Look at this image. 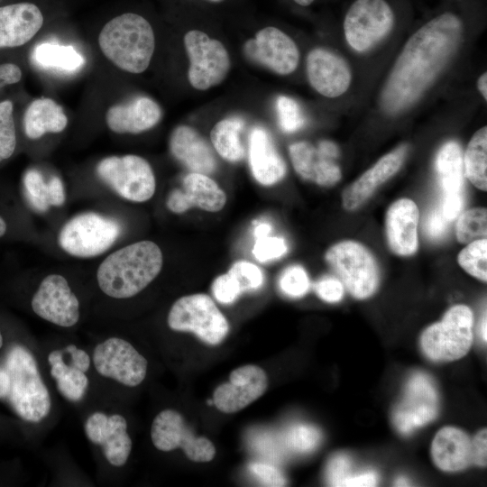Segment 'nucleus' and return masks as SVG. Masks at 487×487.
Instances as JSON below:
<instances>
[{"mask_svg":"<svg viewBox=\"0 0 487 487\" xmlns=\"http://www.w3.org/2000/svg\"><path fill=\"white\" fill-rule=\"evenodd\" d=\"M40 8L28 2L0 7V49L19 47L28 42L41 28Z\"/></svg>","mask_w":487,"mask_h":487,"instance_id":"obj_22","label":"nucleus"},{"mask_svg":"<svg viewBox=\"0 0 487 487\" xmlns=\"http://www.w3.org/2000/svg\"><path fill=\"white\" fill-rule=\"evenodd\" d=\"M325 258L353 297L363 299L376 291L379 268L373 255L363 244L354 241L339 242L326 251Z\"/></svg>","mask_w":487,"mask_h":487,"instance_id":"obj_6","label":"nucleus"},{"mask_svg":"<svg viewBox=\"0 0 487 487\" xmlns=\"http://www.w3.org/2000/svg\"><path fill=\"white\" fill-rule=\"evenodd\" d=\"M473 315L465 305L450 308L440 322L423 332L420 344L432 361H455L464 356L473 343Z\"/></svg>","mask_w":487,"mask_h":487,"instance_id":"obj_5","label":"nucleus"},{"mask_svg":"<svg viewBox=\"0 0 487 487\" xmlns=\"http://www.w3.org/2000/svg\"><path fill=\"white\" fill-rule=\"evenodd\" d=\"M268 379L259 366L248 364L234 369L229 381L214 391L213 403L224 413H234L259 399L267 389Z\"/></svg>","mask_w":487,"mask_h":487,"instance_id":"obj_17","label":"nucleus"},{"mask_svg":"<svg viewBox=\"0 0 487 487\" xmlns=\"http://www.w3.org/2000/svg\"><path fill=\"white\" fill-rule=\"evenodd\" d=\"M84 428L89 441L101 446L109 464L120 467L127 462L132 450V440L127 433V422L123 416H108L96 411L87 418Z\"/></svg>","mask_w":487,"mask_h":487,"instance_id":"obj_18","label":"nucleus"},{"mask_svg":"<svg viewBox=\"0 0 487 487\" xmlns=\"http://www.w3.org/2000/svg\"><path fill=\"white\" fill-rule=\"evenodd\" d=\"M407 150V145H401L387 153L346 188L342 195L344 207L354 210L365 202L380 185L400 170Z\"/></svg>","mask_w":487,"mask_h":487,"instance_id":"obj_24","label":"nucleus"},{"mask_svg":"<svg viewBox=\"0 0 487 487\" xmlns=\"http://www.w3.org/2000/svg\"><path fill=\"white\" fill-rule=\"evenodd\" d=\"M228 273L236 280L242 293L259 289L264 280L262 270L254 263L246 261L234 262Z\"/></svg>","mask_w":487,"mask_h":487,"instance_id":"obj_42","label":"nucleus"},{"mask_svg":"<svg viewBox=\"0 0 487 487\" xmlns=\"http://www.w3.org/2000/svg\"><path fill=\"white\" fill-rule=\"evenodd\" d=\"M5 364L12 408L25 421H41L50 413L51 400L33 355L27 348L15 345L9 349Z\"/></svg>","mask_w":487,"mask_h":487,"instance_id":"obj_4","label":"nucleus"},{"mask_svg":"<svg viewBox=\"0 0 487 487\" xmlns=\"http://www.w3.org/2000/svg\"><path fill=\"white\" fill-rule=\"evenodd\" d=\"M248 160L252 174L261 185H274L286 174L285 161L279 154L270 133L262 126H255L250 132Z\"/></svg>","mask_w":487,"mask_h":487,"instance_id":"obj_23","label":"nucleus"},{"mask_svg":"<svg viewBox=\"0 0 487 487\" xmlns=\"http://www.w3.org/2000/svg\"><path fill=\"white\" fill-rule=\"evenodd\" d=\"M244 52L251 61L280 75L293 72L299 60V52L293 40L276 27H265L248 40Z\"/></svg>","mask_w":487,"mask_h":487,"instance_id":"obj_15","label":"nucleus"},{"mask_svg":"<svg viewBox=\"0 0 487 487\" xmlns=\"http://www.w3.org/2000/svg\"><path fill=\"white\" fill-rule=\"evenodd\" d=\"M280 290L288 297L300 298L309 289L310 282L308 276L300 265L287 267L279 279Z\"/></svg>","mask_w":487,"mask_h":487,"instance_id":"obj_40","label":"nucleus"},{"mask_svg":"<svg viewBox=\"0 0 487 487\" xmlns=\"http://www.w3.org/2000/svg\"><path fill=\"white\" fill-rule=\"evenodd\" d=\"M279 124L285 133H293L305 124V117L299 104L291 97L280 96L276 100Z\"/></svg>","mask_w":487,"mask_h":487,"instance_id":"obj_41","label":"nucleus"},{"mask_svg":"<svg viewBox=\"0 0 487 487\" xmlns=\"http://www.w3.org/2000/svg\"><path fill=\"white\" fill-rule=\"evenodd\" d=\"M464 206L463 193L445 194L441 203V212L447 221L456 218Z\"/></svg>","mask_w":487,"mask_h":487,"instance_id":"obj_49","label":"nucleus"},{"mask_svg":"<svg viewBox=\"0 0 487 487\" xmlns=\"http://www.w3.org/2000/svg\"><path fill=\"white\" fill-rule=\"evenodd\" d=\"M464 174L477 188L487 190V127L471 138L463 158Z\"/></svg>","mask_w":487,"mask_h":487,"instance_id":"obj_33","label":"nucleus"},{"mask_svg":"<svg viewBox=\"0 0 487 487\" xmlns=\"http://www.w3.org/2000/svg\"><path fill=\"white\" fill-rule=\"evenodd\" d=\"M163 263L160 247L152 241L124 246L108 255L96 271L101 290L114 299H128L145 289Z\"/></svg>","mask_w":487,"mask_h":487,"instance_id":"obj_2","label":"nucleus"},{"mask_svg":"<svg viewBox=\"0 0 487 487\" xmlns=\"http://www.w3.org/2000/svg\"><path fill=\"white\" fill-rule=\"evenodd\" d=\"M438 409V393L433 381L418 372L406 384L403 397L393 411V423L400 433L409 435L435 419Z\"/></svg>","mask_w":487,"mask_h":487,"instance_id":"obj_14","label":"nucleus"},{"mask_svg":"<svg viewBox=\"0 0 487 487\" xmlns=\"http://www.w3.org/2000/svg\"><path fill=\"white\" fill-rule=\"evenodd\" d=\"M212 291L216 299L223 304L233 303L242 293L238 283L228 272L215 279Z\"/></svg>","mask_w":487,"mask_h":487,"instance_id":"obj_45","label":"nucleus"},{"mask_svg":"<svg viewBox=\"0 0 487 487\" xmlns=\"http://www.w3.org/2000/svg\"><path fill=\"white\" fill-rule=\"evenodd\" d=\"M96 173L116 194L129 201H147L156 189L151 165L137 155L106 157L98 162Z\"/></svg>","mask_w":487,"mask_h":487,"instance_id":"obj_9","label":"nucleus"},{"mask_svg":"<svg viewBox=\"0 0 487 487\" xmlns=\"http://www.w3.org/2000/svg\"><path fill=\"white\" fill-rule=\"evenodd\" d=\"M455 234L461 244L486 238L487 209L473 207L461 214L456 221Z\"/></svg>","mask_w":487,"mask_h":487,"instance_id":"obj_36","label":"nucleus"},{"mask_svg":"<svg viewBox=\"0 0 487 487\" xmlns=\"http://www.w3.org/2000/svg\"><path fill=\"white\" fill-rule=\"evenodd\" d=\"M250 469L262 485L284 486L287 482L282 473L274 466L264 464H253Z\"/></svg>","mask_w":487,"mask_h":487,"instance_id":"obj_47","label":"nucleus"},{"mask_svg":"<svg viewBox=\"0 0 487 487\" xmlns=\"http://www.w3.org/2000/svg\"><path fill=\"white\" fill-rule=\"evenodd\" d=\"M151 437L158 450L169 452L179 447L194 462H208L216 455L213 443L206 437L196 436L181 414L173 409H164L154 418Z\"/></svg>","mask_w":487,"mask_h":487,"instance_id":"obj_12","label":"nucleus"},{"mask_svg":"<svg viewBox=\"0 0 487 487\" xmlns=\"http://www.w3.org/2000/svg\"><path fill=\"white\" fill-rule=\"evenodd\" d=\"M170 329L195 334L206 344L216 345L224 341L229 324L213 299L202 293L181 297L168 315Z\"/></svg>","mask_w":487,"mask_h":487,"instance_id":"obj_8","label":"nucleus"},{"mask_svg":"<svg viewBox=\"0 0 487 487\" xmlns=\"http://www.w3.org/2000/svg\"><path fill=\"white\" fill-rule=\"evenodd\" d=\"M48 200L50 206L60 207L65 202L63 183L60 178L54 176L48 182Z\"/></svg>","mask_w":487,"mask_h":487,"instance_id":"obj_51","label":"nucleus"},{"mask_svg":"<svg viewBox=\"0 0 487 487\" xmlns=\"http://www.w3.org/2000/svg\"><path fill=\"white\" fill-rule=\"evenodd\" d=\"M459 265L470 275L487 280V239L469 243L458 254Z\"/></svg>","mask_w":487,"mask_h":487,"instance_id":"obj_37","label":"nucleus"},{"mask_svg":"<svg viewBox=\"0 0 487 487\" xmlns=\"http://www.w3.org/2000/svg\"><path fill=\"white\" fill-rule=\"evenodd\" d=\"M70 355V365L86 372L90 367V357L82 349L74 345H69L65 350Z\"/></svg>","mask_w":487,"mask_h":487,"instance_id":"obj_52","label":"nucleus"},{"mask_svg":"<svg viewBox=\"0 0 487 487\" xmlns=\"http://www.w3.org/2000/svg\"><path fill=\"white\" fill-rule=\"evenodd\" d=\"M394 14L385 0H355L344 21L345 36L356 51L363 52L391 31Z\"/></svg>","mask_w":487,"mask_h":487,"instance_id":"obj_10","label":"nucleus"},{"mask_svg":"<svg viewBox=\"0 0 487 487\" xmlns=\"http://www.w3.org/2000/svg\"><path fill=\"white\" fill-rule=\"evenodd\" d=\"M314 289L317 295L328 303L339 302L345 295V286L342 281L335 276H324L315 284Z\"/></svg>","mask_w":487,"mask_h":487,"instance_id":"obj_46","label":"nucleus"},{"mask_svg":"<svg viewBox=\"0 0 487 487\" xmlns=\"http://www.w3.org/2000/svg\"><path fill=\"white\" fill-rule=\"evenodd\" d=\"M184 44L189 58L188 78L193 87L206 90L224 80L230 69V59L219 41L192 30L185 34Z\"/></svg>","mask_w":487,"mask_h":487,"instance_id":"obj_11","label":"nucleus"},{"mask_svg":"<svg viewBox=\"0 0 487 487\" xmlns=\"http://www.w3.org/2000/svg\"><path fill=\"white\" fill-rule=\"evenodd\" d=\"M48 362L51 365V375L56 381L60 393L70 401H79L88 387V378L85 372L67 364L60 350L51 352Z\"/></svg>","mask_w":487,"mask_h":487,"instance_id":"obj_31","label":"nucleus"},{"mask_svg":"<svg viewBox=\"0 0 487 487\" xmlns=\"http://www.w3.org/2000/svg\"><path fill=\"white\" fill-rule=\"evenodd\" d=\"M419 211L409 198L394 201L387 210L385 226L391 250L396 254L409 256L418 250Z\"/></svg>","mask_w":487,"mask_h":487,"instance_id":"obj_21","label":"nucleus"},{"mask_svg":"<svg viewBox=\"0 0 487 487\" xmlns=\"http://www.w3.org/2000/svg\"><path fill=\"white\" fill-rule=\"evenodd\" d=\"M326 476L331 486L367 487L375 486L378 474L372 470L355 472L351 458L344 454L335 455L326 466Z\"/></svg>","mask_w":487,"mask_h":487,"instance_id":"obj_34","label":"nucleus"},{"mask_svg":"<svg viewBox=\"0 0 487 487\" xmlns=\"http://www.w3.org/2000/svg\"><path fill=\"white\" fill-rule=\"evenodd\" d=\"M159 105L147 96H137L126 104L111 106L106 115L108 127L117 133H139L160 121Z\"/></svg>","mask_w":487,"mask_h":487,"instance_id":"obj_25","label":"nucleus"},{"mask_svg":"<svg viewBox=\"0 0 487 487\" xmlns=\"http://www.w3.org/2000/svg\"><path fill=\"white\" fill-rule=\"evenodd\" d=\"M271 232V225L266 222L259 223L253 229L254 238L268 235Z\"/></svg>","mask_w":487,"mask_h":487,"instance_id":"obj_56","label":"nucleus"},{"mask_svg":"<svg viewBox=\"0 0 487 487\" xmlns=\"http://www.w3.org/2000/svg\"><path fill=\"white\" fill-rule=\"evenodd\" d=\"M473 443V464L479 466H486L487 456V433L486 429L481 430L472 439Z\"/></svg>","mask_w":487,"mask_h":487,"instance_id":"obj_50","label":"nucleus"},{"mask_svg":"<svg viewBox=\"0 0 487 487\" xmlns=\"http://www.w3.org/2000/svg\"><path fill=\"white\" fill-rule=\"evenodd\" d=\"M2 345H3V336L0 331V348L2 347Z\"/></svg>","mask_w":487,"mask_h":487,"instance_id":"obj_62","label":"nucleus"},{"mask_svg":"<svg viewBox=\"0 0 487 487\" xmlns=\"http://www.w3.org/2000/svg\"><path fill=\"white\" fill-rule=\"evenodd\" d=\"M170 149L172 155L192 172L207 175L216 168V160L208 143L188 125H179L173 130Z\"/></svg>","mask_w":487,"mask_h":487,"instance_id":"obj_26","label":"nucleus"},{"mask_svg":"<svg viewBox=\"0 0 487 487\" xmlns=\"http://www.w3.org/2000/svg\"><path fill=\"white\" fill-rule=\"evenodd\" d=\"M25 196L31 206L38 212H45L51 207L48 200V187L40 171L32 169L23 177Z\"/></svg>","mask_w":487,"mask_h":487,"instance_id":"obj_38","label":"nucleus"},{"mask_svg":"<svg viewBox=\"0 0 487 487\" xmlns=\"http://www.w3.org/2000/svg\"><path fill=\"white\" fill-rule=\"evenodd\" d=\"M462 33L461 19L446 12L409 39L382 90L381 106L387 113L397 114L419 98L454 55Z\"/></svg>","mask_w":487,"mask_h":487,"instance_id":"obj_1","label":"nucleus"},{"mask_svg":"<svg viewBox=\"0 0 487 487\" xmlns=\"http://www.w3.org/2000/svg\"><path fill=\"white\" fill-rule=\"evenodd\" d=\"M67 124L62 107L51 98L34 100L23 116L24 132L30 139H38L47 133H60Z\"/></svg>","mask_w":487,"mask_h":487,"instance_id":"obj_29","label":"nucleus"},{"mask_svg":"<svg viewBox=\"0 0 487 487\" xmlns=\"http://www.w3.org/2000/svg\"><path fill=\"white\" fill-rule=\"evenodd\" d=\"M244 125L242 118L234 116L219 121L211 130L212 144L225 161L237 162L245 157L246 148L241 138Z\"/></svg>","mask_w":487,"mask_h":487,"instance_id":"obj_30","label":"nucleus"},{"mask_svg":"<svg viewBox=\"0 0 487 487\" xmlns=\"http://www.w3.org/2000/svg\"><path fill=\"white\" fill-rule=\"evenodd\" d=\"M16 145V134L13 118V103H0V162L12 156Z\"/></svg>","mask_w":487,"mask_h":487,"instance_id":"obj_39","label":"nucleus"},{"mask_svg":"<svg viewBox=\"0 0 487 487\" xmlns=\"http://www.w3.org/2000/svg\"><path fill=\"white\" fill-rule=\"evenodd\" d=\"M103 54L119 69L130 73L143 72L150 65L155 38L142 16L125 13L107 22L98 36Z\"/></svg>","mask_w":487,"mask_h":487,"instance_id":"obj_3","label":"nucleus"},{"mask_svg":"<svg viewBox=\"0 0 487 487\" xmlns=\"http://www.w3.org/2000/svg\"><path fill=\"white\" fill-rule=\"evenodd\" d=\"M226 203L225 193L207 174L190 172L182 181V188L172 190L167 199L168 208L177 214L192 207L208 212L220 211Z\"/></svg>","mask_w":487,"mask_h":487,"instance_id":"obj_19","label":"nucleus"},{"mask_svg":"<svg viewBox=\"0 0 487 487\" xmlns=\"http://www.w3.org/2000/svg\"><path fill=\"white\" fill-rule=\"evenodd\" d=\"M321 152H323L326 155L333 158V159H335L338 157V154H339V151H338V148L337 146L333 142H330V141H321L319 143H318V146H317Z\"/></svg>","mask_w":487,"mask_h":487,"instance_id":"obj_54","label":"nucleus"},{"mask_svg":"<svg viewBox=\"0 0 487 487\" xmlns=\"http://www.w3.org/2000/svg\"><path fill=\"white\" fill-rule=\"evenodd\" d=\"M122 226L115 219L95 212L75 216L60 229L58 241L69 254L90 258L107 251L119 237Z\"/></svg>","mask_w":487,"mask_h":487,"instance_id":"obj_7","label":"nucleus"},{"mask_svg":"<svg viewBox=\"0 0 487 487\" xmlns=\"http://www.w3.org/2000/svg\"><path fill=\"white\" fill-rule=\"evenodd\" d=\"M287 250L283 238L268 234L255 238L253 254L259 262H267L280 258Z\"/></svg>","mask_w":487,"mask_h":487,"instance_id":"obj_44","label":"nucleus"},{"mask_svg":"<svg viewBox=\"0 0 487 487\" xmlns=\"http://www.w3.org/2000/svg\"><path fill=\"white\" fill-rule=\"evenodd\" d=\"M479 335L483 342H486V314H484L480 322Z\"/></svg>","mask_w":487,"mask_h":487,"instance_id":"obj_58","label":"nucleus"},{"mask_svg":"<svg viewBox=\"0 0 487 487\" xmlns=\"http://www.w3.org/2000/svg\"><path fill=\"white\" fill-rule=\"evenodd\" d=\"M21 69L13 63L0 64V87L20 81Z\"/></svg>","mask_w":487,"mask_h":487,"instance_id":"obj_53","label":"nucleus"},{"mask_svg":"<svg viewBox=\"0 0 487 487\" xmlns=\"http://www.w3.org/2000/svg\"><path fill=\"white\" fill-rule=\"evenodd\" d=\"M6 232V223L5 221L0 216V237L3 236Z\"/></svg>","mask_w":487,"mask_h":487,"instance_id":"obj_60","label":"nucleus"},{"mask_svg":"<svg viewBox=\"0 0 487 487\" xmlns=\"http://www.w3.org/2000/svg\"><path fill=\"white\" fill-rule=\"evenodd\" d=\"M298 5L302 6L309 5L314 0H294Z\"/></svg>","mask_w":487,"mask_h":487,"instance_id":"obj_61","label":"nucleus"},{"mask_svg":"<svg viewBox=\"0 0 487 487\" xmlns=\"http://www.w3.org/2000/svg\"><path fill=\"white\" fill-rule=\"evenodd\" d=\"M10 381L5 368L0 367V398L7 397Z\"/></svg>","mask_w":487,"mask_h":487,"instance_id":"obj_55","label":"nucleus"},{"mask_svg":"<svg viewBox=\"0 0 487 487\" xmlns=\"http://www.w3.org/2000/svg\"><path fill=\"white\" fill-rule=\"evenodd\" d=\"M431 454L439 469L461 471L473 464L472 439L457 427H445L435 436Z\"/></svg>","mask_w":487,"mask_h":487,"instance_id":"obj_28","label":"nucleus"},{"mask_svg":"<svg viewBox=\"0 0 487 487\" xmlns=\"http://www.w3.org/2000/svg\"><path fill=\"white\" fill-rule=\"evenodd\" d=\"M436 171L443 195L463 193V156L456 142H448L441 147L436 159Z\"/></svg>","mask_w":487,"mask_h":487,"instance_id":"obj_32","label":"nucleus"},{"mask_svg":"<svg viewBox=\"0 0 487 487\" xmlns=\"http://www.w3.org/2000/svg\"><path fill=\"white\" fill-rule=\"evenodd\" d=\"M477 87L484 97V99H487V74L484 72L478 79L477 81Z\"/></svg>","mask_w":487,"mask_h":487,"instance_id":"obj_57","label":"nucleus"},{"mask_svg":"<svg viewBox=\"0 0 487 487\" xmlns=\"http://www.w3.org/2000/svg\"><path fill=\"white\" fill-rule=\"evenodd\" d=\"M409 481L403 476L399 477L395 481V485H397V486H408V485H409Z\"/></svg>","mask_w":487,"mask_h":487,"instance_id":"obj_59","label":"nucleus"},{"mask_svg":"<svg viewBox=\"0 0 487 487\" xmlns=\"http://www.w3.org/2000/svg\"><path fill=\"white\" fill-rule=\"evenodd\" d=\"M32 58L39 66L74 72L85 64L84 57L72 46L44 42L33 50Z\"/></svg>","mask_w":487,"mask_h":487,"instance_id":"obj_35","label":"nucleus"},{"mask_svg":"<svg viewBox=\"0 0 487 487\" xmlns=\"http://www.w3.org/2000/svg\"><path fill=\"white\" fill-rule=\"evenodd\" d=\"M93 363L100 375L128 387L142 383L148 367L145 357L119 337H110L98 344L93 352Z\"/></svg>","mask_w":487,"mask_h":487,"instance_id":"obj_13","label":"nucleus"},{"mask_svg":"<svg viewBox=\"0 0 487 487\" xmlns=\"http://www.w3.org/2000/svg\"><path fill=\"white\" fill-rule=\"evenodd\" d=\"M319 441V431L314 427L303 424L290 427L286 436L288 446L299 453H307L315 449Z\"/></svg>","mask_w":487,"mask_h":487,"instance_id":"obj_43","label":"nucleus"},{"mask_svg":"<svg viewBox=\"0 0 487 487\" xmlns=\"http://www.w3.org/2000/svg\"><path fill=\"white\" fill-rule=\"evenodd\" d=\"M448 227V221L443 216L440 208L433 209L425 221L424 230L427 235L432 239L442 237Z\"/></svg>","mask_w":487,"mask_h":487,"instance_id":"obj_48","label":"nucleus"},{"mask_svg":"<svg viewBox=\"0 0 487 487\" xmlns=\"http://www.w3.org/2000/svg\"><path fill=\"white\" fill-rule=\"evenodd\" d=\"M32 308L40 317L63 327L76 325L80 315L78 298L59 274L42 280L32 299Z\"/></svg>","mask_w":487,"mask_h":487,"instance_id":"obj_16","label":"nucleus"},{"mask_svg":"<svg viewBox=\"0 0 487 487\" xmlns=\"http://www.w3.org/2000/svg\"><path fill=\"white\" fill-rule=\"evenodd\" d=\"M207 1L213 2V3H217V2H221V1H223V0H207Z\"/></svg>","mask_w":487,"mask_h":487,"instance_id":"obj_63","label":"nucleus"},{"mask_svg":"<svg viewBox=\"0 0 487 487\" xmlns=\"http://www.w3.org/2000/svg\"><path fill=\"white\" fill-rule=\"evenodd\" d=\"M289 152L294 170L302 179L323 187L333 186L340 180V168L318 147L299 142L289 145Z\"/></svg>","mask_w":487,"mask_h":487,"instance_id":"obj_27","label":"nucleus"},{"mask_svg":"<svg viewBox=\"0 0 487 487\" xmlns=\"http://www.w3.org/2000/svg\"><path fill=\"white\" fill-rule=\"evenodd\" d=\"M307 75L312 87L326 97L344 94L352 79L347 63L336 54L321 48L308 54Z\"/></svg>","mask_w":487,"mask_h":487,"instance_id":"obj_20","label":"nucleus"}]
</instances>
